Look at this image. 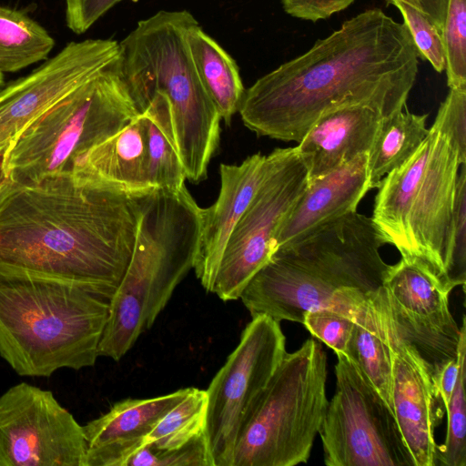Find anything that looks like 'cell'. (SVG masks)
Instances as JSON below:
<instances>
[{
  "label": "cell",
  "mask_w": 466,
  "mask_h": 466,
  "mask_svg": "<svg viewBox=\"0 0 466 466\" xmlns=\"http://www.w3.org/2000/svg\"><path fill=\"white\" fill-rule=\"evenodd\" d=\"M200 207L187 187L143 197L133 254L113 295L99 357L119 360L149 329L175 289L194 268Z\"/></svg>",
  "instance_id": "6"
},
{
  "label": "cell",
  "mask_w": 466,
  "mask_h": 466,
  "mask_svg": "<svg viewBox=\"0 0 466 466\" xmlns=\"http://www.w3.org/2000/svg\"><path fill=\"white\" fill-rule=\"evenodd\" d=\"M268 167V155L256 153L240 164H221L220 189L213 205L200 208V228L194 270L210 292L225 247Z\"/></svg>",
  "instance_id": "17"
},
{
  "label": "cell",
  "mask_w": 466,
  "mask_h": 466,
  "mask_svg": "<svg viewBox=\"0 0 466 466\" xmlns=\"http://www.w3.org/2000/svg\"><path fill=\"white\" fill-rule=\"evenodd\" d=\"M2 177V174H1V166H0V178Z\"/></svg>",
  "instance_id": "40"
},
{
  "label": "cell",
  "mask_w": 466,
  "mask_h": 466,
  "mask_svg": "<svg viewBox=\"0 0 466 466\" xmlns=\"http://www.w3.org/2000/svg\"><path fill=\"white\" fill-rule=\"evenodd\" d=\"M451 139L435 128L400 167L384 177L372 219L386 244L423 262L445 285L461 166Z\"/></svg>",
  "instance_id": "7"
},
{
  "label": "cell",
  "mask_w": 466,
  "mask_h": 466,
  "mask_svg": "<svg viewBox=\"0 0 466 466\" xmlns=\"http://www.w3.org/2000/svg\"><path fill=\"white\" fill-rule=\"evenodd\" d=\"M268 157L266 176L230 234L218 267L210 292L223 301L239 299L269 259L279 228L308 186L309 171L297 147L275 148Z\"/></svg>",
  "instance_id": "11"
},
{
  "label": "cell",
  "mask_w": 466,
  "mask_h": 466,
  "mask_svg": "<svg viewBox=\"0 0 466 466\" xmlns=\"http://www.w3.org/2000/svg\"><path fill=\"white\" fill-rule=\"evenodd\" d=\"M319 431L328 466H413L395 416L360 368L338 353Z\"/></svg>",
  "instance_id": "10"
},
{
  "label": "cell",
  "mask_w": 466,
  "mask_h": 466,
  "mask_svg": "<svg viewBox=\"0 0 466 466\" xmlns=\"http://www.w3.org/2000/svg\"><path fill=\"white\" fill-rule=\"evenodd\" d=\"M359 302L310 310L304 316L302 324L336 354H346L353 328L354 308Z\"/></svg>",
  "instance_id": "29"
},
{
  "label": "cell",
  "mask_w": 466,
  "mask_h": 466,
  "mask_svg": "<svg viewBox=\"0 0 466 466\" xmlns=\"http://www.w3.org/2000/svg\"><path fill=\"white\" fill-rule=\"evenodd\" d=\"M140 114L146 134L148 181L153 188L178 190L187 177L167 98L160 93L153 95Z\"/></svg>",
  "instance_id": "24"
},
{
  "label": "cell",
  "mask_w": 466,
  "mask_h": 466,
  "mask_svg": "<svg viewBox=\"0 0 466 466\" xmlns=\"http://www.w3.org/2000/svg\"><path fill=\"white\" fill-rule=\"evenodd\" d=\"M450 88L466 87V0H450L442 30Z\"/></svg>",
  "instance_id": "30"
},
{
  "label": "cell",
  "mask_w": 466,
  "mask_h": 466,
  "mask_svg": "<svg viewBox=\"0 0 466 466\" xmlns=\"http://www.w3.org/2000/svg\"><path fill=\"white\" fill-rule=\"evenodd\" d=\"M368 158L369 152L362 153L327 175L309 179L305 191L277 231L275 249L357 211L370 189Z\"/></svg>",
  "instance_id": "18"
},
{
  "label": "cell",
  "mask_w": 466,
  "mask_h": 466,
  "mask_svg": "<svg viewBox=\"0 0 466 466\" xmlns=\"http://www.w3.org/2000/svg\"><path fill=\"white\" fill-rule=\"evenodd\" d=\"M110 302L92 286L0 271V356L21 376L92 367Z\"/></svg>",
  "instance_id": "4"
},
{
  "label": "cell",
  "mask_w": 466,
  "mask_h": 466,
  "mask_svg": "<svg viewBox=\"0 0 466 466\" xmlns=\"http://www.w3.org/2000/svg\"><path fill=\"white\" fill-rule=\"evenodd\" d=\"M389 1V0H387ZM426 15L442 35L450 0H401Z\"/></svg>",
  "instance_id": "38"
},
{
  "label": "cell",
  "mask_w": 466,
  "mask_h": 466,
  "mask_svg": "<svg viewBox=\"0 0 466 466\" xmlns=\"http://www.w3.org/2000/svg\"><path fill=\"white\" fill-rule=\"evenodd\" d=\"M345 355L360 368L391 409L388 296L383 286L355 306L353 328Z\"/></svg>",
  "instance_id": "22"
},
{
  "label": "cell",
  "mask_w": 466,
  "mask_h": 466,
  "mask_svg": "<svg viewBox=\"0 0 466 466\" xmlns=\"http://www.w3.org/2000/svg\"><path fill=\"white\" fill-rule=\"evenodd\" d=\"M189 388L150 399H127L83 426L86 466H126L160 419L189 391Z\"/></svg>",
  "instance_id": "19"
},
{
  "label": "cell",
  "mask_w": 466,
  "mask_h": 466,
  "mask_svg": "<svg viewBox=\"0 0 466 466\" xmlns=\"http://www.w3.org/2000/svg\"><path fill=\"white\" fill-rule=\"evenodd\" d=\"M186 39L205 90L221 120L226 125H230L233 116L238 112L245 92L237 63L201 28L198 20L187 28Z\"/></svg>",
  "instance_id": "23"
},
{
  "label": "cell",
  "mask_w": 466,
  "mask_h": 466,
  "mask_svg": "<svg viewBox=\"0 0 466 466\" xmlns=\"http://www.w3.org/2000/svg\"><path fill=\"white\" fill-rule=\"evenodd\" d=\"M71 173L78 178L129 195H144L155 189L147 177L146 134L141 114L78 156Z\"/></svg>",
  "instance_id": "21"
},
{
  "label": "cell",
  "mask_w": 466,
  "mask_h": 466,
  "mask_svg": "<svg viewBox=\"0 0 466 466\" xmlns=\"http://www.w3.org/2000/svg\"><path fill=\"white\" fill-rule=\"evenodd\" d=\"M83 426L53 393L26 382L0 396V466H86Z\"/></svg>",
  "instance_id": "13"
},
{
  "label": "cell",
  "mask_w": 466,
  "mask_h": 466,
  "mask_svg": "<svg viewBox=\"0 0 466 466\" xmlns=\"http://www.w3.org/2000/svg\"><path fill=\"white\" fill-rule=\"evenodd\" d=\"M117 60L22 131L0 157L2 177L35 183L71 173L78 156L139 114Z\"/></svg>",
  "instance_id": "8"
},
{
  "label": "cell",
  "mask_w": 466,
  "mask_h": 466,
  "mask_svg": "<svg viewBox=\"0 0 466 466\" xmlns=\"http://www.w3.org/2000/svg\"><path fill=\"white\" fill-rule=\"evenodd\" d=\"M460 367L455 387L445 408L447 432L443 444L437 446V465L466 466V319L462 316L458 345Z\"/></svg>",
  "instance_id": "28"
},
{
  "label": "cell",
  "mask_w": 466,
  "mask_h": 466,
  "mask_svg": "<svg viewBox=\"0 0 466 466\" xmlns=\"http://www.w3.org/2000/svg\"><path fill=\"white\" fill-rule=\"evenodd\" d=\"M119 56L118 42H70L29 75L0 88V157L33 121Z\"/></svg>",
  "instance_id": "14"
},
{
  "label": "cell",
  "mask_w": 466,
  "mask_h": 466,
  "mask_svg": "<svg viewBox=\"0 0 466 466\" xmlns=\"http://www.w3.org/2000/svg\"><path fill=\"white\" fill-rule=\"evenodd\" d=\"M432 126L451 139L461 163H466V87L450 88Z\"/></svg>",
  "instance_id": "34"
},
{
  "label": "cell",
  "mask_w": 466,
  "mask_h": 466,
  "mask_svg": "<svg viewBox=\"0 0 466 466\" xmlns=\"http://www.w3.org/2000/svg\"><path fill=\"white\" fill-rule=\"evenodd\" d=\"M207 392L190 387L188 393L168 410L144 440L145 445L158 450L182 447L204 433L207 417Z\"/></svg>",
  "instance_id": "27"
},
{
  "label": "cell",
  "mask_w": 466,
  "mask_h": 466,
  "mask_svg": "<svg viewBox=\"0 0 466 466\" xmlns=\"http://www.w3.org/2000/svg\"><path fill=\"white\" fill-rule=\"evenodd\" d=\"M327 375L326 353L314 339L287 352L243 424L232 466L308 462L329 401Z\"/></svg>",
  "instance_id": "9"
},
{
  "label": "cell",
  "mask_w": 466,
  "mask_h": 466,
  "mask_svg": "<svg viewBox=\"0 0 466 466\" xmlns=\"http://www.w3.org/2000/svg\"><path fill=\"white\" fill-rule=\"evenodd\" d=\"M388 296V294H387ZM391 409L413 466H436L433 370L397 322L388 298Z\"/></svg>",
  "instance_id": "16"
},
{
  "label": "cell",
  "mask_w": 466,
  "mask_h": 466,
  "mask_svg": "<svg viewBox=\"0 0 466 466\" xmlns=\"http://www.w3.org/2000/svg\"><path fill=\"white\" fill-rule=\"evenodd\" d=\"M383 287L392 313L433 370L456 359L461 327L449 308L451 289L420 260L401 257L390 265Z\"/></svg>",
  "instance_id": "15"
},
{
  "label": "cell",
  "mask_w": 466,
  "mask_h": 466,
  "mask_svg": "<svg viewBox=\"0 0 466 466\" xmlns=\"http://www.w3.org/2000/svg\"><path fill=\"white\" fill-rule=\"evenodd\" d=\"M372 218L357 211L278 248L240 295L251 317L303 322L310 310L356 303L384 284L390 265Z\"/></svg>",
  "instance_id": "3"
},
{
  "label": "cell",
  "mask_w": 466,
  "mask_h": 466,
  "mask_svg": "<svg viewBox=\"0 0 466 466\" xmlns=\"http://www.w3.org/2000/svg\"><path fill=\"white\" fill-rule=\"evenodd\" d=\"M388 2L400 11L419 56L428 60L437 72H443L446 56L441 33L426 15L410 4L401 0Z\"/></svg>",
  "instance_id": "31"
},
{
  "label": "cell",
  "mask_w": 466,
  "mask_h": 466,
  "mask_svg": "<svg viewBox=\"0 0 466 466\" xmlns=\"http://www.w3.org/2000/svg\"><path fill=\"white\" fill-rule=\"evenodd\" d=\"M428 114L399 111L380 122L369 151L368 170L370 189L390 171L404 164L430 134L426 127Z\"/></svg>",
  "instance_id": "25"
},
{
  "label": "cell",
  "mask_w": 466,
  "mask_h": 466,
  "mask_svg": "<svg viewBox=\"0 0 466 466\" xmlns=\"http://www.w3.org/2000/svg\"><path fill=\"white\" fill-rule=\"evenodd\" d=\"M3 85H4V76H3V74L0 73V88L3 87Z\"/></svg>",
  "instance_id": "39"
},
{
  "label": "cell",
  "mask_w": 466,
  "mask_h": 466,
  "mask_svg": "<svg viewBox=\"0 0 466 466\" xmlns=\"http://www.w3.org/2000/svg\"><path fill=\"white\" fill-rule=\"evenodd\" d=\"M286 353L279 322L267 315L253 317L206 390L204 433L213 466H232L243 424Z\"/></svg>",
  "instance_id": "12"
},
{
  "label": "cell",
  "mask_w": 466,
  "mask_h": 466,
  "mask_svg": "<svg viewBox=\"0 0 466 466\" xmlns=\"http://www.w3.org/2000/svg\"><path fill=\"white\" fill-rule=\"evenodd\" d=\"M382 120L373 108L345 106L323 114L297 146L309 179L327 175L369 152Z\"/></svg>",
  "instance_id": "20"
},
{
  "label": "cell",
  "mask_w": 466,
  "mask_h": 466,
  "mask_svg": "<svg viewBox=\"0 0 466 466\" xmlns=\"http://www.w3.org/2000/svg\"><path fill=\"white\" fill-rule=\"evenodd\" d=\"M123 0H66V21L73 32L87 31L100 17Z\"/></svg>",
  "instance_id": "35"
},
{
  "label": "cell",
  "mask_w": 466,
  "mask_h": 466,
  "mask_svg": "<svg viewBox=\"0 0 466 466\" xmlns=\"http://www.w3.org/2000/svg\"><path fill=\"white\" fill-rule=\"evenodd\" d=\"M54 45L48 32L26 14L0 5V73L46 60Z\"/></svg>",
  "instance_id": "26"
},
{
  "label": "cell",
  "mask_w": 466,
  "mask_h": 466,
  "mask_svg": "<svg viewBox=\"0 0 466 466\" xmlns=\"http://www.w3.org/2000/svg\"><path fill=\"white\" fill-rule=\"evenodd\" d=\"M459 367L460 359L457 355L456 359L447 361L433 375L436 394L438 399L441 400L444 408H446L455 387Z\"/></svg>",
  "instance_id": "37"
},
{
  "label": "cell",
  "mask_w": 466,
  "mask_h": 466,
  "mask_svg": "<svg viewBox=\"0 0 466 466\" xmlns=\"http://www.w3.org/2000/svg\"><path fill=\"white\" fill-rule=\"evenodd\" d=\"M126 466H213L205 433L173 450L145 445L127 461Z\"/></svg>",
  "instance_id": "33"
},
{
  "label": "cell",
  "mask_w": 466,
  "mask_h": 466,
  "mask_svg": "<svg viewBox=\"0 0 466 466\" xmlns=\"http://www.w3.org/2000/svg\"><path fill=\"white\" fill-rule=\"evenodd\" d=\"M355 0H280L289 15L317 22L350 6Z\"/></svg>",
  "instance_id": "36"
},
{
  "label": "cell",
  "mask_w": 466,
  "mask_h": 466,
  "mask_svg": "<svg viewBox=\"0 0 466 466\" xmlns=\"http://www.w3.org/2000/svg\"><path fill=\"white\" fill-rule=\"evenodd\" d=\"M418 57L404 23L368 9L259 77L245 89L238 113L258 136L297 143L337 107L367 106L383 119L405 107Z\"/></svg>",
  "instance_id": "1"
},
{
  "label": "cell",
  "mask_w": 466,
  "mask_h": 466,
  "mask_svg": "<svg viewBox=\"0 0 466 466\" xmlns=\"http://www.w3.org/2000/svg\"><path fill=\"white\" fill-rule=\"evenodd\" d=\"M447 279L454 289L466 280V163L461 164L450 237Z\"/></svg>",
  "instance_id": "32"
},
{
  "label": "cell",
  "mask_w": 466,
  "mask_h": 466,
  "mask_svg": "<svg viewBox=\"0 0 466 466\" xmlns=\"http://www.w3.org/2000/svg\"><path fill=\"white\" fill-rule=\"evenodd\" d=\"M145 195L72 173L35 183L1 177L0 271L88 285L112 299L133 254Z\"/></svg>",
  "instance_id": "2"
},
{
  "label": "cell",
  "mask_w": 466,
  "mask_h": 466,
  "mask_svg": "<svg viewBox=\"0 0 466 466\" xmlns=\"http://www.w3.org/2000/svg\"><path fill=\"white\" fill-rule=\"evenodd\" d=\"M196 20L187 10H160L140 20L118 42L117 60L138 113L153 95L167 98L186 177L194 184L207 178L221 121L188 51L187 30Z\"/></svg>",
  "instance_id": "5"
}]
</instances>
